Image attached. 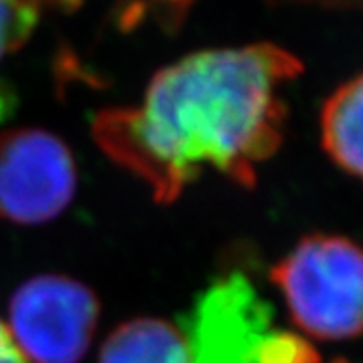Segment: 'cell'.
Instances as JSON below:
<instances>
[{
    "label": "cell",
    "mask_w": 363,
    "mask_h": 363,
    "mask_svg": "<svg viewBox=\"0 0 363 363\" xmlns=\"http://www.w3.org/2000/svg\"><path fill=\"white\" fill-rule=\"evenodd\" d=\"M0 363H33L14 341L4 319H0Z\"/></svg>",
    "instance_id": "cell-10"
},
{
    "label": "cell",
    "mask_w": 363,
    "mask_h": 363,
    "mask_svg": "<svg viewBox=\"0 0 363 363\" xmlns=\"http://www.w3.org/2000/svg\"><path fill=\"white\" fill-rule=\"evenodd\" d=\"M9 107V97H6V91L0 89V117L4 113V109Z\"/></svg>",
    "instance_id": "cell-11"
},
{
    "label": "cell",
    "mask_w": 363,
    "mask_h": 363,
    "mask_svg": "<svg viewBox=\"0 0 363 363\" xmlns=\"http://www.w3.org/2000/svg\"><path fill=\"white\" fill-rule=\"evenodd\" d=\"M75 190V160L55 133L21 128L0 135V218L25 226L55 220Z\"/></svg>",
    "instance_id": "cell-4"
},
{
    "label": "cell",
    "mask_w": 363,
    "mask_h": 363,
    "mask_svg": "<svg viewBox=\"0 0 363 363\" xmlns=\"http://www.w3.org/2000/svg\"><path fill=\"white\" fill-rule=\"evenodd\" d=\"M99 321L89 286L63 274H40L18 286L9 303V331L33 363H79Z\"/></svg>",
    "instance_id": "cell-3"
},
{
    "label": "cell",
    "mask_w": 363,
    "mask_h": 363,
    "mask_svg": "<svg viewBox=\"0 0 363 363\" xmlns=\"http://www.w3.org/2000/svg\"><path fill=\"white\" fill-rule=\"evenodd\" d=\"M259 363H319V353L303 335L272 329L260 345Z\"/></svg>",
    "instance_id": "cell-9"
},
{
    "label": "cell",
    "mask_w": 363,
    "mask_h": 363,
    "mask_svg": "<svg viewBox=\"0 0 363 363\" xmlns=\"http://www.w3.org/2000/svg\"><path fill=\"white\" fill-rule=\"evenodd\" d=\"M178 325L190 363H259L272 309L245 274L230 272L198 295Z\"/></svg>",
    "instance_id": "cell-5"
},
{
    "label": "cell",
    "mask_w": 363,
    "mask_h": 363,
    "mask_svg": "<svg viewBox=\"0 0 363 363\" xmlns=\"http://www.w3.org/2000/svg\"><path fill=\"white\" fill-rule=\"evenodd\" d=\"M52 0H0V61L33 37Z\"/></svg>",
    "instance_id": "cell-8"
},
{
    "label": "cell",
    "mask_w": 363,
    "mask_h": 363,
    "mask_svg": "<svg viewBox=\"0 0 363 363\" xmlns=\"http://www.w3.org/2000/svg\"><path fill=\"white\" fill-rule=\"evenodd\" d=\"M321 143L337 168L363 182V73L343 81L325 99Z\"/></svg>",
    "instance_id": "cell-6"
},
{
    "label": "cell",
    "mask_w": 363,
    "mask_h": 363,
    "mask_svg": "<svg viewBox=\"0 0 363 363\" xmlns=\"http://www.w3.org/2000/svg\"><path fill=\"white\" fill-rule=\"evenodd\" d=\"M303 65L272 43L186 55L152 77L142 104L99 113V147L143 180L162 204L214 169L252 186L283 142V87Z\"/></svg>",
    "instance_id": "cell-1"
},
{
    "label": "cell",
    "mask_w": 363,
    "mask_h": 363,
    "mask_svg": "<svg viewBox=\"0 0 363 363\" xmlns=\"http://www.w3.org/2000/svg\"><path fill=\"white\" fill-rule=\"evenodd\" d=\"M271 281L303 335H363V247L341 234H311L279 260Z\"/></svg>",
    "instance_id": "cell-2"
},
{
    "label": "cell",
    "mask_w": 363,
    "mask_h": 363,
    "mask_svg": "<svg viewBox=\"0 0 363 363\" xmlns=\"http://www.w3.org/2000/svg\"><path fill=\"white\" fill-rule=\"evenodd\" d=\"M99 363H190L178 321L138 317L105 339Z\"/></svg>",
    "instance_id": "cell-7"
}]
</instances>
